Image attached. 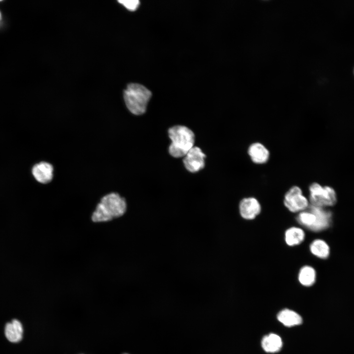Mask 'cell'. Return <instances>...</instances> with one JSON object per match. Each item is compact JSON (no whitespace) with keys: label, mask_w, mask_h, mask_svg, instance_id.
<instances>
[{"label":"cell","mask_w":354,"mask_h":354,"mask_svg":"<svg viewBox=\"0 0 354 354\" xmlns=\"http://www.w3.org/2000/svg\"><path fill=\"white\" fill-rule=\"evenodd\" d=\"M127 210L125 199L118 193L111 192L104 195L91 214L94 223H104L124 216Z\"/></svg>","instance_id":"1"},{"label":"cell","mask_w":354,"mask_h":354,"mask_svg":"<svg viewBox=\"0 0 354 354\" xmlns=\"http://www.w3.org/2000/svg\"><path fill=\"white\" fill-rule=\"evenodd\" d=\"M168 134L171 140L169 152L172 156L184 157L193 147L195 135L189 128L182 125L174 126L169 128Z\"/></svg>","instance_id":"2"},{"label":"cell","mask_w":354,"mask_h":354,"mask_svg":"<svg viewBox=\"0 0 354 354\" xmlns=\"http://www.w3.org/2000/svg\"><path fill=\"white\" fill-rule=\"evenodd\" d=\"M151 96V92L149 89L137 83L128 84L123 92L126 107L132 114L135 115H141L145 113Z\"/></svg>","instance_id":"3"},{"label":"cell","mask_w":354,"mask_h":354,"mask_svg":"<svg viewBox=\"0 0 354 354\" xmlns=\"http://www.w3.org/2000/svg\"><path fill=\"white\" fill-rule=\"evenodd\" d=\"M309 200L312 206L325 207L334 206L337 201L336 193L330 186H322L314 182L309 187Z\"/></svg>","instance_id":"4"},{"label":"cell","mask_w":354,"mask_h":354,"mask_svg":"<svg viewBox=\"0 0 354 354\" xmlns=\"http://www.w3.org/2000/svg\"><path fill=\"white\" fill-rule=\"evenodd\" d=\"M285 206L292 212H301L309 207V202L300 187H292L285 194Z\"/></svg>","instance_id":"5"},{"label":"cell","mask_w":354,"mask_h":354,"mask_svg":"<svg viewBox=\"0 0 354 354\" xmlns=\"http://www.w3.org/2000/svg\"><path fill=\"white\" fill-rule=\"evenodd\" d=\"M205 157L200 148L193 147L185 155L183 162L188 171L195 173L204 168Z\"/></svg>","instance_id":"6"},{"label":"cell","mask_w":354,"mask_h":354,"mask_svg":"<svg viewBox=\"0 0 354 354\" xmlns=\"http://www.w3.org/2000/svg\"><path fill=\"white\" fill-rule=\"evenodd\" d=\"M239 210L243 218L246 220H252L260 214L261 206L260 203L255 198L247 197L240 201Z\"/></svg>","instance_id":"7"},{"label":"cell","mask_w":354,"mask_h":354,"mask_svg":"<svg viewBox=\"0 0 354 354\" xmlns=\"http://www.w3.org/2000/svg\"><path fill=\"white\" fill-rule=\"evenodd\" d=\"M53 165L46 161L35 164L32 168V174L35 179L42 184L50 183L54 177Z\"/></svg>","instance_id":"8"},{"label":"cell","mask_w":354,"mask_h":354,"mask_svg":"<svg viewBox=\"0 0 354 354\" xmlns=\"http://www.w3.org/2000/svg\"><path fill=\"white\" fill-rule=\"evenodd\" d=\"M309 209L313 212L316 216V222L311 231L318 232L328 228L331 221V212L324 207L310 205Z\"/></svg>","instance_id":"9"},{"label":"cell","mask_w":354,"mask_h":354,"mask_svg":"<svg viewBox=\"0 0 354 354\" xmlns=\"http://www.w3.org/2000/svg\"><path fill=\"white\" fill-rule=\"evenodd\" d=\"M24 328L22 323L17 319H13L6 323L4 327V334L6 339L10 342L16 343L23 339Z\"/></svg>","instance_id":"10"},{"label":"cell","mask_w":354,"mask_h":354,"mask_svg":"<svg viewBox=\"0 0 354 354\" xmlns=\"http://www.w3.org/2000/svg\"><path fill=\"white\" fill-rule=\"evenodd\" d=\"M248 153L252 161L258 164L266 163L269 157V152L267 148L258 142L253 143L249 146Z\"/></svg>","instance_id":"11"},{"label":"cell","mask_w":354,"mask_h":354,"mask_svg":"<svg viewBox=\"0 0 354 354\" xmlns=\"http://www.w3.org/2000/svg\"><path fill=\"white\" fill-rule=\"evenodd\" d=\"M279 322L286 326H293L301 324L302 323L301 317L294 311L285 309L281 311L277 315Z\"/></svg>","instance_id":"12"},{"label":"cell","mask_w":354,"mask_h":354,"mask_svg":"<svg viewBox=\"0 0 354 354\" xmlns=\"http://www.w3.org/2000/svg\"><path fill=\"white\" fill-rule=\"evenodd\" d=\"M305 233L303 229L297 227L288 229L285 233V240L287 245L294 246L300 244L304 239Z\"/></svg>","instance_id":"13"},{"label":"cell","mask_w":354,"mask_h":354,"mask_svg":"<svg viewBox=\"0 0 354 354\" xmlns=\"http://www.w3.org/2000/svg\"><path fill=\"white\" fill-rule=\"evenodd\" d=\"M263 349L267 353H276L282 347V341L279 336L270 333L264 337L262 341Z\"/></svg>","instance_id":"14"},{"label":"cell","mask_w":354,"mask_h":354,"mask_svg":"<svg viewBox=\"0 0 354 354\" xmlns=\"http://www.w3.org/2000/svg\"><path fill=\"white\" fill-rule=\"evenodd\" d=\"M309 248L310 252L313 255L322 259H326L330 254L329 245L323 239L314 240L311 243Z\"/></svg>","instance_id":"15"},{"label":"cell","mask_w":354,"mask_h":354,"mask_svg":"<svg viewBox=\"0 0 354 354\" xmlns=\"http://www.w3.org/2000/svg\"><path fill=\"white\" fill-rule=\"evenodd\" d=\"M298 279L300 283L304 286L310 287L313 285L316 279L315 269L309 266L302 267L298 273Z\"/></svg>","instance_id":"16"},{"label":"cell","mask_w":354,"mask_h":354,"mask_svg":"<svg viewBox=\"0 0 354 354\" xmlns=\"http://www.w3.org/2000/svg\"><path fill=\"white\" fill-rule=\"evenodd\" d=\"M118 1L130 11L135 10L140 4L138 0H120Z\"/></svg>","instance_id":"17"},{"label":"cell","mask_w":354,"mask_h":354,"mask_svg":"<svg viewBox=\"0 0 354 354\" xmlns=\"http://www.w3.org/2000/svg\"><path fill=\"white\" fill-rule=\"evenodd\" d=\"M1 13H0V20H1Z\"/></svg>","instance_id":"18"},{"label":"cell","mask_w":354,"mask_h":354,"mask_svg":"<svg viewBox=\"0 0 354 354\" xmlns=\"http://www.w3.org/2000/svg\"><path fill=\"white\" fill-rule=\"evenodd\" d=\"M127 354V353H124V354Z\"/></svg>","instance_id":"19"}]
</instances>
